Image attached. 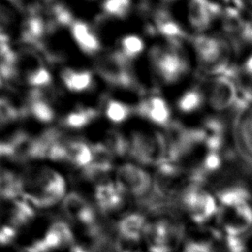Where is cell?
Masks as SVG:
<instances>
[{
  "label": "cell",
  "instance_id": "cell-7",
  "mask_svg": "<svg viewBox=\"0 0 252 252\" xmlns=\"http://www.w3.org/2000/svg\"><path fill=\"white\" fill-rule=\"evenodd\" d=\"M137 162L156 168L168 158V146L164 130L135 132L129 140V154Z\"/></svg>",
  "mask_w": 252,
  "mask_h": 252
},
{
  "label": "cell",
  "instance_id": "cell-38",
  "mask_svg": "<svg viewBox=\"0 0 252 252\" xmlns=\"http://www.w3.org/2000/svg\"><path fill=\"white\" fill-rule=\"evenodd\" d=\"M9 1H11V2H14V3H17V2H19V0H9Z\"/></svg>",
  "mask_w": 252,
  "mask_h": 252
},
{
  "label": "cell",
  "instance_id": "cell-24",
  "mask_svg": "<svg viewBox=\"0 0 252 252\" xmlns=\"http://www.w3.org/2000/svg\"><path fill=\"white\" fill-rule=\"evenodd\" d=\"M95 117L96 111L94 108H79L63 118V125L69 128H82L90 124Z\"/></svg>",
  "mask_w": 252,
  "mask_h": 252
},
{
  "label": "cell",
  "instance_id": "cell-29",
  "mask_svg": "<svg viewBox=\"0 0 252 252\" xmlns=\"http://www.w3.org/2000/svg\"><path fill=\"white\" fill-rule=\"evenodd\" d=\"M131 9V0H104L102 10L104 14L115 18H125Z\"/></svg>",
  "mask_w": 252,
  "mask_h": 252
},
{
  "label": "cell",
  "instance_id": "cell-27",
  "mask_svg": "<svg viewBox=\"0 0 252 252\" xmlns=\"http://www.w3.org/2000/svg\"><path fill=\"white\" fill-rule=\"evenodd\" d=\"M113 156H125L129 154V140L117 131H110L106 135L105 144Z\"/></svg>",
  "mask_w": 252,
  "mask_h": 252
},
{
  "label": "cell",
  "instance_id": "cell-17",
  "mask_svg": "<svg viewBox=\"0 0 252 252\" xmlns=\"http://www.w3.org/2000/svg\"><path fill=\"white\" fill-rule=\"evenodd\" d=\"M91 205L81 194L71 192L66 195L62 202V212L67 220L81 223L93 210Z\"/></svg>",
  "mask_w": 252,
  "mask_h": 252
},
{
  "label": "cell",
  "instance_id": "cell-6",
  "mask_svg": "<svg viewBox=\"0 0 252 252\" xmlns=\"http://www.w3.org/2000/svg\"><path fill=\"white\" fill-rule=\"evenodd\" d=\"M180 5V15L176 20L190 35L216 32L222 6L211 0H176ZM173 2V3H174Z\"/></svg>",
  "mask_w": 252,
  "mask_h": 252
},
{
  "label": "cell",
  "instance_id": "cell-30",
  "mask_svg": "<svg viewBox=\"0 0 252 252\" xmlns=\"http://www.w3.org/2000/svg\"><path fill=\"white\" fill-rule=\"evenodd\" d=\"M52 25L55 26H70L73 23L71 12L62 4H55L49 10Z\"/></svg>",
  "mask_w": 252,
  "mask_h": 252
},
{
  "label": "cell",
  "instance_id": "cell-14",
  "mask_svg": "<svg viewBox=\"0 0 252 252\" xmlns=\"http://www.w3.org/2000/svg\"><path fill=\"white\" fill-rule=\"evenodd\" d=\"M126 193L119 188L116 182L101 181L94 190V199L101 214H108L123 207Z\"/></svg>",
  "mask_w": 252,
  "mask_h": 252
},
{
  "label": "cell",
  "instance_id": "cell-10",
  "mask_svg": "<svg viewBox=\"0 0 252 252\" xmlns=\"http://www.w3.org/2000/svg\"><path fill=\"white\" fill-rule=\"evenodd\" d=\"M116 184L125 193H130L136 200L143 199L153 192V176L143 167L133 163H124L116 172Z\"/></svg>",
  "mask_w": 252,
  "mask_h": 252
},
{
  "label": "cell",
  "instance_id": "cell-5",
  "mask_svg": "<svg viewBox=\"0 0 252 252\" xmlns=\"http://www.w3.org/2000/svg\"><path fill=\"white\" fill-rule=\"evenodd\" d=\"M198 81L209 114L224 117L236 111L239 96L232 76L198 77Z\"/></svg>",
  "mask_w": 252,
  "mask_h": 252
},
{
  "label": "cell",
  "instance_id": "cell-3",
  "mask_svg": "<svg viewBox=\"0 0 252 252\" xmlns=\"http://www.w3.org/2000/svg\"><path fill=\"white\" fill-rule=\"evenodd\" d=\"M219 201L215 225L224 237H241L252 229V192L243 189L216 193Z\"/></svg>",
  "mask_w": 252,
  "mask_h": 252
},
{
  "label": "cell",
  "instance_id": "cell-25",
  "mask_svg": "<svg viewBox=\"0 0 252 252\" xmlns=\"http://www.w3.org/2000/svg\"><path fill=\"white\" fill-rule=\"evenodd\" d=\"M145 43L143 39L135 34L124 36L120 41V49L118 50L128 61L138 57L144 50Z\"/></svg>",
  "mask_w": 252,
  "mask_h": 252
},
{
  "label": "cell",
  "instance_id": "cell-13",
  "mask_svg": "<svg viewBox=\"0 0 252 252\" xmlns=\"http://www.w3.org/2000/svg\"><path fill=\"white\" fill-rule=\"evenodd\" d=\"M136 112L162 129L167 127L173 120L171 118L172 110L169 103L158 94L151 95L141 101L136 107Z\"/></svg>",
  "mask_w": 252,
  "mask_h": 252
},
{
  "label": "cell",
  "instance_id": "cell-36",
  "mask_svg": "<svg viewBox=\"0 0 252 252\" xmlns=\"http://www.w3.org/2000/svg\"><path fill=\"white\" fill-rule=\"evenodd\" d=\"M211 1L216 2V3H218V4L221 5V6H224V5H226V4L231 2V0H211Z\"/></svg>",
  "mask_w": 252,
  "mask_h": 252
},
{
  "label": "cell",
  "instance_id": "cell-37",
  "mask_svg": "<svg viewBox=\"0 0 252 252\" xmlns=\"http://www.w3.org/2000/svg\"><path fill=\"white\" fill-rule=\"evenodd\" d=\"M2 85H3V77H2V75L0 73V88L2 87Z\"/></svg>",
  "mask_w": 252,
  "mask_h": 252
},
{
  "label": "cell",
  "instance_id": "cell-12",
  "mask_svg": "<svg viewBox=\"0 0 252 252\" xmlns=\"http://www.w3.org/2000/svg\"><path fill=\"white\" fill-rule=\"evenodd\" d=\"M238 90V108L252 104V49L241 53L232 73Z\"/></svg>",
  "mask_w": 252,
  "mask_h": 252
},
{
  "label": "cell",
  "instance_id": "cell-15",
  "mask_svg": "<svg viewBox=\"0 0 252 252\" xmlns=\"http://www.w3.org/2000/svg\"><path fill=\"white\" fill-rule=\"evenodd\" d=\"M147 221L143 213H131L124 216L117 224L118 236L126 241L138 242L143 238Z\"/></svg>",
  "mask_w": 252,
  "mask_h": 252
},
{
  "label": "cell",
  "instance_id": "cell-39",
  "mask_svg": "<svg viewBox=\"0 0 252 252\" xmlns=\"http://www.w3.org/2000/svg\"><path fill=\"white\" fill-rule=\"evenodd\" d=\"M24 252H25V251H24Z\"/></svg>",
  "mask_w": 252,
  "mask_h": 252
},
{
  "label": "cell",
  "instance_id": "cell-8",
  "mask_svg": "<svg viewBox=\"0 0 252 252\" xmlns=\"http://www.w3.org/2000/svg\"><path fill=\"white\" fill-rule=\"evenodd\" d=\"M129 62L117 50L98 57L94 63V69L98 76L111 86L125 89L134 88L136 81Z\"/></svg>",
  "mask_w": 252,
  "mask_h": 252
},
{
  "label": "cell",
  "instance_id": "cell-11",
  "mask_svg": "<svg viewBox=\"0 0 252 252\" xmlns=\"http://www.w3.org/2000/svg\"><path fill=\"white\" fill-rule=\"evenodd\" d=\"M230 135L238 154L252 160V104L240 107L232 114Z\"/></svg>",
  "mask_w": 252,
  "mask_h": 252
},
{
  "label": "cell",
  "instance_id": "cell-33",
  "mask_svg": "<svg viewBox=\"0 0 252 252\" xmlns=\"http://www.w3.org/2000/svg\"><path fill=\"white\" fill-rule=\"evenodd\" d=\"M13 13L6 6L0 4V28L4 29L13 21Z\"/></svg>",
  "mask_w": 252,
  "mask_h": 252
},
{
  "label": "cell",
  "instance_id": "cell-28",
  "mask_svg": "<svg viewBox=\"0 0 252 252\" xmlns=\"http://www.w3.org/2000/svg\"><path fill=\"white\" fill-rule=\"evenodd\" d=\"M104 111L108 120L114 123H120L128 118L131 108L119 100L110 99L107 101Z\"/></svg>",
  "mask_w": 252,
  "mask_h": 252
},
{
  "label": "cell",
  "instance_id": "cell-1",
  "mask_svg": "<svg viewBox=\"0 0 252 252\" xmlns=\"http://www.w3.org/2000/svg\"><path fill=\"white\" fill-rule=\"evenodd\" d=\"M189 43L198 77L232 75L239 53L225 36L211 32L191 36Z\"/></svg>",
  "mask_w": 252,
  "mask_h": 252
},
{
  "label": "cell",
  "instance_id": "cell-20",
  "mask_svg": "<svg viewBox=\"0 0 252 252\" xmlns=\"http://www.w3.org/2000/svg\"><path fill=\"white\" fill-rule=\"evenodd\" d=\"M28 110L35 119L41 122H50L55 116L54 109L40 90L33 89L32 92L28 102Z\"/></svg>",
  "mask_w": 252,
  "mask_h": 252
},
{
  "label": "cell",
  "instance_id": "cell-4",
  "mask_svg": "<svg viewBox=\"0 0 252 252\" xmlns=\"http://www.w3.org/2000/svg\"><path fill=\"white\" fill-rule=\"evenodd\" d=\"M173 203L189 225L215 224L219 201L214 190L205 183H197Z\"/></svg>",
  "mask_w": 252,
  "mask_h": 252
},
{
  "label": "cell",
  "instance_id": "cell-34",
  "mask_svg": "<svg viewBox=\"0 0 252 252\" xmlns=\"http://www.w3.org/2000/svg\"><path fill=\"white\" fill-rule=\"evenodd\" d=\"M239 8H241L245 13L252 17V0H231Z\"/></svg>",
  "mask_w": 252,
  "mask_h": 252
},
{
  "label": "cell",
  "instance_id": "cell-32",
  "mask_svg": "<svg viewBox=\"0 0 252 252\" xmlns=\"http://www.w3.org/2000/svg\"><path fill=\"white\" fill-rule=\"evenodd\" d=\"M17 235V230L12 225H3L0 227V245L10 244Z\"/></svg>",
  "mask_w": 252,
  "mask_h": 252
},
{
  "label": "cell",
  "instance_id": "cell-18",
  "mask_svg": "<svg viewBox=\"0 0 252 252\" xmlns=\"http://www.w3.org/2000/svg\"><path fill=\"white\" fill-rule=\"evenodd\" d=\"M47 29V24L42 17L36 14H31L22 23L21 38L28 44L39 45Z\"/></svg>",
  "mask_w": 252,
  "mask_h": 252
},
{
  "label": "cell",
  "instance_id": "cell-9",
  "mask_svg": "<svg viewBox=\"0 0 252 252\" xmlns=\"http://www.w3.org/2000/svg\"><path fill=\"white\" fill-rule=\"evenodd\" d=\"M224 238L215 224L189 225L178 252H222Z\"/></svg>",
  "mask_w": 252,
  "mask_h": 252
},
{
  "label": "cell",
  "instance_id": "cell-16",
  "mask_svg": "<svg viewBox=\"0 0 252 252\" xmlns=\"http://www.w3.org/2000/svg\"><path fill=\"white\" fill-rule=\"evenodd\" d=\"M71 34L77 45L87 54H95L100 49V42L91 28L80 20H74L70 25Z\"/></svg>",
  "mask_w": 252,
  "mask_h": 252
},
{
  "label": "cell",
  "instance_id": "cell-22",
  "mask_svg": "<svg viewBox=\"0 0 252 252\" xmlns=\"http://www.w3.org/2000/svg\"><path fill=\"white\" fill-rule=\"evenodd\" d=\"M35 216V212L33 207L24 200L23 198H19L13 201V206L10 211V224L17 228L24 226L31 222Z\"/></svg>",
  "mask_w": 252,
  "mask_h": 252
},
{
  "label": "cell",
  "instance_id": "cell-23",
  "mask_svg": "<svg viewBox=\"0 0 252 252\" xmlns=\"http://www.w3.org/2000/svg\"><path fill=\"white\" fill-rule=\"evenodd\" d=\"M17 55L9 44V39L0 38V73L3 79H12L17 72Z\"/></svg>",
  "mask_w": 252,
  "mask_h": 252
},
{
  "label": "cell",
  "instance_id": "cell-35",
  "mask_svg": "<svg viewBox=\"0 0 252 252\" xmlns=\"http://www.w3.org/2000/svg\"><path fill=\"white\" fill-rule=\"evenodd\" d=\"M70 250H71V252H90V251H88L86 248H84L83 246H81V245H76V244H74V245L70 248Z\"/></svg>",
  "mask_w": 252,
  "mask_h": 252
},
{
  "label": "cell",
  "instance_id": "cell-21",
  "mask_svg": "<svg viewBox=\"0 0 252 252\" xmlns=\"http://www.w3.org/2000/svg\"><path fill=\"white\" fill-rule=\"evenodd\" d=\"M64 86L71 92H84L93 85V74L88 70L64 69L61 73Z\"/></svg>",
  "mask_w": 252,
  "mask_h": 252
},
{
  "label": "cell",
  "instance_id": "cell-2",
  "mask_svg": "<svg viewBox=\"0 0 252 252\" xmlns=\"http://www.w3.org/2000/svg\"><path fill=\"white\" fill-rule=\"evenodd\" d=\"M189 40L164 39L151 48L150 61L161 84L182 88L197 77Z\"/></svg>",
  "mask_w": 252,
  "mask_h": 252
},
{
  "label": "cell",
  "instance_id": "cell-19",
  "mask_svg": "<svg viewBox=\"0 0 252 252\" xmlns=\"http://www.w3.org/2000/svg\"><path fill=\"white\" fill-rule=\"evenodd\" d=\"M92 148L86 142L71 140L66 144V161L74 166L85 168L92 162Z\"/></svg>",
  "mask_w": 252,
  "mask_h": 252
},
{
  "label": "cell",
  "instance_id": "cell-26",
  "mask_svg": "<svg viewBox=\"0 0 252 252\" xmlns=\"http://www.w3.org/2000/svg\"><path fill=\"white\" fill-rule=\"evenodd\" d=\"M27 82L34 90H42L48 88L52 83V77L49 71L43 66L32 69L27 74Z\"/></svg>",
  "mask_w": 252,
  "mask_h": 252
},
{
  "label": "cell",
  "instance_id": "cell-31",
  "mask_svg": "<svg viewBox=\"0 0 252 252\" xmlns=\"http://www.w3.org/2000/svg\"><path fill=\"white\" fill-rule=\"evenodd\" d=\"M19 115L18 109L9 100L0 97V126L15 121Z\"/></svg>",
  "mask_w": 252,
  "mask_h": 252
}]
</instances>
